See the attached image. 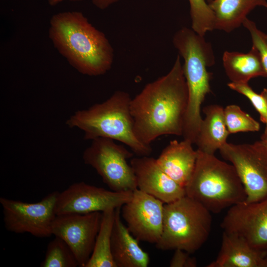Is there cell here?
<instances>
[{
  "instance_id": "cell-31",
  "label": "cell",
  "mask_w": 267,
  "mask_h": 267,
  "mask_svg": "<svg viewBox=\"0 0 267 267\" xmlns=\"http://www.w3.org/2000/svg\"><path fill=\"white\" fill-rule=\"evenodd\" d=\"M206 1L209 3H210L211 1H212L213 0H206Z\"/></svg>"
},
{
  "instance_id": "cell-3",
  "label": "cell",
  "mask_w": 267,
  "mask_h": 267,
  "mask_svg": "<svg viewBox=\"0 0 267 267\" xmlns=\"http://www.w3.org/2000/svg\"><path fill=\"white\" fill-rule=\"evenodd\" d=\"M131 100L129 93L116 91L105 101L76 112L66 124L82 130L85 139L110 138L128 146L138 156H149L151 146L141 142L134 133Z\"/></svg>"
},
{
  "instance_id": "cell-8",
  "label": "cell",
  "mask_w": 267,
  "mask_h": 267,
  "mask_svg": "<svg viewBox=\"0 0 267 267\" xmlns=\"http://www.w3.org/2000/svg\"><path fill=\"white\" fill-rule=\"evenodd\" d=\"M222 156L234 167L246 191L247 202L267 197V147L261 140L252 144L226 142Z\"/></svg>"
},
{
  "instance_id": "cell-21",
  "label": "cell",
  "mask_w": 267,
  "mask_h": 267,
  "mask_svg": "<svg viewBox=\"0 0 267 267\" xmlns=\"http://www.w3.org/2000/svg\"><path fill=\"white\" fill-rule=\"evenodd\" d=\"M115 209L111 208L102 212L101 224L93 250L85 267H117L111 252V236Z\"/></svg>"
},
{
  "instance_id": "cell-20",
  "label": "cell",
  "mask_w": 267,
  "mask_h": 267,
  "mask_svg": "<svg viewBox=\"0 0 267 267\" xmlns=\"http://www.w3.org/2000/svg\"><path fill=\"white\" fill-rule=\"evenodd\" d=\"M222 61L225 73L231 82L248 83L251 79L257 77L267 78L260 52L253 45L246 53L225 51Z\"/></svg>"
},
{
  "instance_id": "cell-13",
  "label": "cell",
  "mask_w": 267,
  "mask_h": 267,
  "mask_svg": "<svg viewBox=\"0 0 267 267\" xmlns=\"http://www.w3.org/2000/svg\"><path fill=\"white\" fill-rule=\"evenodd\" d=\"M221 226L223 231L242 238L255 249L267 253V197L229 207Z\"/></svg>"
},
{
  "instance_id": "cell-30",
  "label": "cell",
  "mask_w": 267,
  "mask_h": 267,
  "mask_svg": "<svg viewBox=\"0 0 267 267\" xmlns=\"http://www.w3.org/2000/svg\"><path fill=\"white\" fill-rule=\"evenodd\" d=\"M64 0H48V2L51 6H55V5L59 3L60 2ZM68 0L79 1L81 0Z\"/></svg>"
},
{
  "instance_id": "cell-5",
  "label": "cell",
  "mask_w": 267,
  "mask_h": 267,
  "mask_svg": "<svg viewBox=\"0 0 267 267\" xmlns=\"http://www.w3.org/2000/svg\"><path fill=\"white\" fill-rule=\"evenodd\" d=\"M212 222L211 213L186 195L165 203L162 233L156 246L162 250L179 249L191 254L207 240Z\"/></svg>"
},
{
  "instance_id": "cell-15",
  "label": "cell",
  "mask_w": 267,
  "mask_h": 267,
  "mask_svg": "<svg viewBox=\"0 0 267 267\" xmlns=\"http://www.w3.org/2000/svg\"><path fill=\"white\" fill-rule=\"evenodd\" d=\"M207 267H267V253L238 236L223 231L216 259Z\"/></svg>"
},
{
  "instance_id": "cell-4",
  "label": "cell",
  "mask_w": 267,
  "mask_h": 267,
  "mask_svg": "<svg viewBox=\"0 0 267 267\" xmlns=\"http://www.w3.org/2000/svg\"><path fill=\"white\" fill-rule=\"evenodd\" d=\"M197 150L195 168L185 186L186 196L214 214L246 201L245 189L233 166Z\"/></svg>"
},
{
  "instance_id": "cell-12",
  "label": "cell",
  "mask_w": 267,
  "mask_h": 267,
  "mask_svg": "<svg viewBox=\"0 0 267 267\" xmlns=\"http://www.w3.org/2000/svg\"><path fill=\"white\" fill-rule=\"evenodd\" d=\"M164 203L137 188L122 207V215L132 234L139 241L155 244L163 230Z\"/></svg>"
},
{
  "instance_id": "cell-28",
  "label": "cell",
  "mask_w": 267,
  "mask_h": 267,
  "mask_svg": "<svg viewBox=\"0 0 267 267\" xmlns=\"http://www.w3.org/2000/svg\"><path fill=\"white\" fill-rule=\"evenodd\" d=\"M120 0H91L92 3L98 8L103 10Z\"/></svg>"
},
{
  "instance_id": "cell-14",
  "label": "cell",
  "mask_w": 267,
  "mask_h": 267,
  "mask_svg": "<svg viewBox=\"0 0 267 267\" xmlns=\"http://www.w3.org/2000/svg\"><path fill=\"white\" fill-rule=\"evenodd\" d=\"M136 177L137 188L165 204L186 195L185 188L167 175L156 159L149 156L132 158L130 161Z\"/></svg>"
},
{
  "instance_id": "cell-10",
  "label": "cell",
  "mask_w": 267,
  "mask_h": 267,
  "mask_svg": "<svg viewBox=\"0 0 267 267\" xmlns=\"http://www.w3.org/2000/svg\"><path fill=\"white\" fill-rule=\"evenodd\" d=\"M133 191H114L87 184L74 183L59 192L56 205V215L103 212L122 207L132 198Z\"/></svg>"
},
{
  "instance_id": "cell-16",
  "label": "cell",
  "mask_w": 267,
  "mask_h": 267,
  "mask_svg": "<svg viewBox=\"0 0 267 267\" xmlns=\"http://www.w3.org/2000/svg\"><path fill=\"white\" fill-rule=\"evenodd\" d=\"M192 145L185 139L172 140L156 159L163 171L184 188L194 171L198 156Z\"/></svg>"
},
{
  "instance_id": "cell-33",
  "label": "cell",
  "mask_w": 267,
  "mask_h": 267,
  "mask_svg": "<svg viewBox=\"0 0 267 267\" xmlns=\"http://www.w3.org/2000/svg\"></svg>"
},
{
  "instance_id": "cell-24",
  "label": "cell",
  "mask_w": 267,
  "mask_h": 267,
  "mask_svg": "<svg viewBox=\"0 0 267 267\" xmlns=\"http://www.w3.org/2000/svg\"><path fill=\"white\" fill-rule=\"evenodd\" d=\"M191 19V28L204 36L214 30V15L206 0H188Z\"/></svg>"
},
{
  "instance_id": "cell-23",
  "label": "cell",
  "mask_w": 267,
  "mask_h": 267,
  "mask_svg": "<svg viewBox=\"0 0 267 267\" xmlns=\"http://www.w3.org/2000/svg\"><path fill=\"white\" fill-rule=\"evenodd\" d=\"M227 129L229 134L257 132L260 124L236 105H227L223 110Z\"/></svg>"
},
{
  "instance_id": "cell-2",
  "label": "cell",
  "mask_w": 267,
  "mask_h": 267,
  "mask_svg": "<svg viewBox=\"0 0 267 267\" xmlns=\"http://www.w3.org/2000/svg\"><path fill=\"white\" fill-rule=\"evenodd\" d=\"M48 36L58 52L80 73L96 76L111 69L114 57L112 45L82 12L54 14L50 20Z\"/></svg>"
},
{
  "instance_id": "cell-11",
  "label": "cell",
  "mask_w": 267,
  "mask_h": 267,
  "mask_svg": "<svg viewBox=\"0 0 267 267\" xmlns=\"http://www.w3.org/2000/svg\"><path fill=\"white\" fill-rule=\"evenodd\" d=\"M102 212L56 215L52 235L63 239L74 253L79 267H85L92 253Z\"/></svg>"
},
{
  "instance_id": "cell-7",
  "label": "cell",
  "mask_w": 267,
  "mask_h": 267,
  "mask_svg": "<svg viewBox=\"0 0 267 267\" xmlns=\"http://www.w3.org/2000/svg\"><path fill=\"white\" fill-rule=\"evenodd\" d=\"M173 43L184 60L182 65L189 94L201 97L211 92V73L207 68L215 64L211 44L192 28L182 27L174 34Z\"/></svg>"
},
{
  "instance_id": "cell-29",
  "label": "cell",
  "mask_w": 267,
  "mask_h": 267,
  "mask_svg": "<svg viewBox=\"0 0 267 267\" xmlns=\"http://www.w3.org/2000/svg\"><path fill=\"white\" fill-rule=\"evenodd\" d=\"M261 94L263 95L266 100L267 109V89H264ZM266 124V127L264 133L261 136V140L267 142V118Z\"/></svg>"
},
{
  "instance_id": "cell-9",
  "label": "cell",
  "mask_w": 267,
  "mask_h": 267,
  "mask_svg": "<svg viewBox=\"0 0 267 267\" xmlns=\"http://www.w3.org/2000/svg\"><path fill=\"white\" fill-rule=\"evenodd\" d=\"M59 192H50L35 203L0 197V203L6 230L15 233H28L39 238L52 235Z\"/></svg>"
},
{
  "instance_id": "cell-26",
  "label": "cell",
  "mask_w": 267,
  "mask_h": 267,
  "mask_svg": "<svg viewBox=\"0 0 267 267\" xmlns=\"http://www.w3.org/2000/svg\"><path fill=\"white\" fill-rule=\"evenodd\" d=\"M250 32L254 45L259 51L267 74V34L258 29L256 24L247 18L242 24Z\"/></svg>"
},
{
  "instance_id": "cell-25",
  "label": "cell",
  "mask_w": 267,
  "mask_h": 267,
  "mask_svg": "<svg viewBox=\"0 0 267 267\" xmlns=\"http://www.w3.org/2000/svg\"><path fill=\"white\" fill-rule=\"evenodd\" d=\"M228 87L247 97L260 115V120L266 124L267 118V109L266 100L261 94L255 92L248 83L230 82Z\"/></svg>"
},
{
  "instance_id": "cell-1",
  "label": "cell",
  "mask_w": 267,
  "mask_h": 267,
  "mask_svg": "<svg viewBox=\"0 0 267 267\" xmlns=\"http://www.w3.org/2000/svg\"><path fill=\"white\" fill-rule=\"evenodd\" d=\"M188 89L180 56L165 75L147 84L131 102L137 138L145 144L160 136L182 135Z\"/></svg>"
},
{
  "instance_id": "cell-32",
  "label": "cell",
  "mask_w": 267,
  "mask_h": 267,
  "mask_svg": "<svg viewBox=\"0 0 267 267\" xmlns=\"http://www.w3.org/2000/svg\"><path fill=\"white\" fill-rule=\"evenodd\" d=\"M262 141H263V140H262ZM263 141L264 142V143H265V145H266V146H267V142H265V141Z\"/></svg>"
},
{
  "instance_id": "cell-22",
  "label": "cell",
  "mask_w": 267,
  "mask_h": 267,
  "mask_svg": "<svg viewBox=\"0 0 267 267\" xmlns=\"http://www.w3.org/2000/svg\"><path fill=\"white\" fill-rule=\"evenodd\" d=\"M41 267H76L78 261L68 244L61 238L55 236L47 245Z\"/></svg>"
},
{
  "instance_id": "cell-19",
  "label": "cell",
  "mask_w": 267,
  "mask_h": 267,
  "mask_svg": "<svg viewBox=\"0 0 267 267\" xmlns=\"http://www.w3.org/2000/svg\"><path fill=\"white\" fill-rule=\"evenodd\" d=\"M209 5L214 15V30L230 32L243 24L258 6L267 8L266 0H213Z\"/></svg>"
},
{
  "instance_id": "cell-17",
  "label": "cell",
  "mask_w": 267,
  "mask_h": 267,
  "mask_svg": "<svg viewBox=\"0 0 267 267\" xmlns=\"http://www.w3.org/2000/svg\"><path fill=\"white\" fill-rule=\"evenodd\" d=\"M115 209L111 236V252L117 267H147L148 254L139 246L138 240L130 232L121 218V209Z\"/></svg>"
},
{
  "instance_id": "cell-18",
  "label": "cell",
  "mask_w": 267,
  "mask_h": 267,
  "mask_svg": "<svg viewBox=\"0 0 267 267\" xmlns=\"http://www.w3.org/2000/svg\"><path fill=\"white\" fill-rule=\"evenodd\" d=\"M223 110L219 105H210L203 108L205 117L201 122L195 143L197 150L213 155L227 142L230 134L226 125Z\"/></svg>"
},
{
  "instance_id": "cell-6",
  "label": "cell",
  "mask_w": 267,
  "mask_h": 267,
  "mask_svg": "<svg viewBox=\"0 0 267 267\" xmlns=\"http://www.w3.org/2000/svg\"><path fill=\"white\" fill-rule=\"evenodd\" d=\"M134 153L115 140L105 137L92 140L84 151V163L94 168L103 181L114 191H134L137 188L136 177L128 159Z\"/></svg>"
},
{
  "instance_id": "cell-27",
  "label": "cell",
  "mask_w": 267,
  "mask_h": 267,
  "mask_svg": "<svg viewBox=\"0 0 267 267\" xmlns=\"http://www.w3.org/2000/svg\"><path fill=\"white\" fill-rule=\"evenodd\" d=\"M189 253L179 249L175 250L171 260V267H196L197 262L195 257H191Z\"/></svg>"
}]
</instances>
